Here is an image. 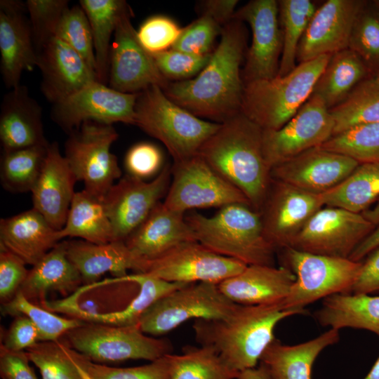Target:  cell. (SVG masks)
I'll use <instances>...</instances> for the list:
<instances>
[{"instance_id": "obj_1", "label": "cell", "mask_w": 379, "mask_h": 379, "mask_svg": "<svg viewBox=\"0 0 379 379\" xmlns=\"http://www.w3.org/2000/svg\"><path fill=\"white\" fill-rule=\"evenodd\" d=\"M245 46L242 22L233 19L222 27L220 42L206 67L194 78L169 81L163 91L201 119L226 121L241 112L245 84L240 67Z\"/></svg>"}, {"instance_id": "obj_2", "label": "cell", "mask_w": 379, "mask_h": 379, "mask_svg": "<svg viewBox=\"0 0 379 379\" xmlns=\"http://www.w3.org/2000/svg\"><path fill=\"white\" fill-rule=\"evenodd\" d=\"M262 131L240 112L220 124L197 154L259 212L272 181L263 153Z\"/></svg>"}, {"instance_id": "obj_3", "label": "cell", "mask_w": 379, "mask_h": 379, "mask_svg": "<svg viewBox=\"0 0 379 379\" xmlns=\"http://www.w3.org/2000/svg\"><path fill=\"white\" fill-rule=\"evenodd\" d=\"M306 312L286 309L283 302L237 304L225 317L196 319L192 328L200 345L213 349L230 369L239 373L257 366L262 353L275 339L274 331L279 321Z\"/></svg>"}, {"instance_id": "obj_4", "label": "cell", "mask_w": 379, "mask_h": 379, "mask_svg": "<svg viewBox=\"0 0 379 379\" xmlns=\"http://www.w3.org/2000/svg\"><path fill=\"white\" fill-rule=\"evenodd\" d=\"M197 241L211 251L246 265L274 266L275 248L267 239L261 214L245 204L220 208L212 216L185 215Z\"/></svg>"}, {"instance_id": "obj_5", "label": "cell", "mask_w": 379, "mask_h": 379, "mask_svg": "<svg viewBox=\"0 0 379 379\" xmlns=\"http://www.w3.org/2000/svg\"><path fill=\"white\" fill-rule=\"evenodd\" d=\"M331 56L299 63L285 76L246 84L241 112L264 131L281 128L310 98Z\"/></svg>"}, {"instance_id": "obj_6", "label": "cell", "mask_w": 379, "mask_h": 379, "mask_svg": "<svg viewBox=\"0 0 379 379\" xmlns=\"http://www.w3.org/2000/svg\"><path fill=\"white\" fill-rule=\"evenodd\" d=\"M134 125L161 142L173 162H179L197 155L220 124L195 116L154 85L138 93Z\"/></svg>"}, {"instance_id": "obj_7", "label": "cell", "mask_w": 379, "mask_h": 379, "mask_svg": "<svg viewBox=\"0 0 379 379\" xmlns=\"http://www.w3.org/2000/svg\"><path fill=\"white\" fill-rule=\"evenodd\" d=\"M284 267L295 276L290 293L284 300L286 309L306 310L305 307L321 298L339 293H351L362 262L283 248Z\"/></svg>"}, {"instance_id": "obj_8", "label": "cell", "mask_w": 379, "mask_h": 379, "mask_svg": "<svg viewBox=\"0 0 379 379\" xmlns=\"http://www.w3.org/2000/svg\"><path fill=\"white\" fill-rule=\"evenodd\" d=\"M74 350L95 363L157 360L172 353L166 338L144 333L138 326H119L84 321L62 337Z\"/></svg>"}, {"instance_id": "obj_9", "label": "cell", "mask_w": 379, "mask_h": 379, "mask_svg": "<svg viewBox=\"0 0 379 379\" xmlns=\"http://www.w3.org/2000/svg\"><path fill=\"white\" fill-rule=\"evenodd\" d=\"M117 138L112 125L87 121L71 132L65 144V157L77 181H83L84 190L100 199L121 175L117 157L110 151Z\"/></svg>"}, {"instance_id": "obj_10", "label": "cell", "mask_w": 379, "mask_h": 379, "mask_svg": "<svg viewBox=\"0 0 379 379\" xmlns=\"http://www.w3.org/2000/svg\"><path fill=\"white\" fill-rule=\"evenodd\" d=\"M237 303L228 299L218 284L199 282L178 288L155 302L138 326L152 336L166 334L190 319L225 317Z\"/></svg>"}, {"instance_id": "obj_11", "label": "cell", "mask_w": 379, "mask_h": 379, "mask_svg": "<svg viewBox=\"0 0 379 379\" xmlns=\"http://www.w3.org/2000/svg\"><path fill=\"white\" fill-rule=\"evenodd\" d=\"M164 204L185 213L193 208L250 204L244 194L225 180L199 155L173 162L171 181Z\"/></svg>"}, {"instance_id": "obj_12", "label": "cell", "mask_w": 379, "mask_h": 379, "mask_svg": "<svg viewBox=\"0 0 379 379\" xmlns=\"http://www.w3.org/2000/svg\"><path fill=\"white\" fill-rule=\"evenodd\" d=\"M246 266L194 241L180 244L162 255L145 261L141 274L169 282L219 284L239 274Z\"/></svg>"}, {"instance_id": "obj_13", "label": "cell", "mask_w": 379, "mask_h": 379, "mask_svg": "<svg viewBox=\"0 0 379 379\" xmlns=\"http://www.w3.org/2000/svg\"><path fill=\"white\" fill-rule=\"evenodd\" d=\"M375 228L361 213L325 206L310 218L288 247L315 254L349 258Z\"/></svg>"}, {"instance_id": "obj_14", "label": "cell", "mask_w": 379, "mask_h": 379, "mask_svg": "<svg viewBox=\"0 0 379 379\" xmlns=\"http://www.w3.org/2000/svg\"><path fill=\"white\" fill-rule=\"evenodd\" d=\"M138 96V93H122L94 81L54 104L52 117L69 133L87 121L107 125L117 122L134 125Z\"/></svg>"}, {"instance_id": "obj_15", "label": "cell", "mask_w": 379, "mask_h": 379, "mask_svg": "<svg viewBox=\"0 0 379 379\" xmlns=\"http://www.w3.org/2000/svg\"><path fill=\"white\" fill-rule=\"evenodd\" d=\"M329 109L312 94L298 112L281 128L262 131L265 158L272 168L308 149L320 147L333 133Z\"/></svg>"}, {"instance_id": "obj_16", "label": "cell", "mask_w": 379, "mask_h": 379, "mask_svg": "<svg viewBox=\"0 0 379 379\" xmlns=\"http://www.w3.org/2000/svg\"><path fill=\"white\" fill-rule=\"evenodd\" d=\"M128 6L120 17L111 46L109 84L117 91L136 93L152 86L164 89L169 81L159 71L153 55L140 44Z\"/></svg>"}, {"instance_id": "obj_17", "label": "cell", "mask_w": 379, "mask_h": 379, "mask_svg": "<svg viewBox=\"0 0 379 379\" xmlns=\"http://www.w3.org/2000/svg\"><path fill=\"white\" fill-rule=\"evenodd\" d=\"M171 166L166 165L150 182L129 175L107 191L102 201L110 220L114 241H125L167 193Z\"/></svg>"}, {"instance_id": "obj_18", "label": "cell", "mask_w": 379, "mask_h": 379, "mask_svg": "<svg viewBox=\"0 0 379 379\" xmlns=\"http://www.w3.org/2000/svg\"><path fill=\"white\" fill-rule=\"evenodd\" d=\"M233 19L246 22L252 31V42L242 71L244 84L277 77L283 47L278 1H251L236 11Z\"/></svg>"}, {"instance_id": "obj_19", "label": "cell", "mask_w": 379, "mask_h": 379, "mask_svg": "<svg viewBox=\"0 0 379 379\" xmlns=\"http://www.w3.org/2000/svg\"><path fill=\"white\" fill-rule=\"evenodd\" d=\"M322 207L320 194L272 179L260 211L267 239L275 250L290 246L310 218Z\"/></svg>"}, {"instance_id": "obj_20", "label": "cell", "mask_w": 379, "mask_h": 379, "mask_svg": "<svg viewBox=\"0 0 379 379\" xmlns=\"http://www.w3.org/2000/svg\"><path fill=\"white\" fill-rule=\"evenodd\" d=\"M366 3L328 0L317 8L298 46L299 63L349 48L355 21Z\"/></svg>"}, {"instance_id": "obj_21", "label": "cell", "mask_w": 379, "mask_h": 379, "mask_svg": "<svg viewBox=\"0 0 379 379\" xmlns=\"http://www.w3.org/2000/svg\"><path fill=\"white\" fill-rule=\"evenodd\" d=\"M359 165L350 157L318 147L274 166L271 178L321 194L340 183Z\"/></svg>"}, {"instance_id": "obj_22", "label": "cell", "mask_w": 379, "mask_h": 379, "mask_svg": "<svg viewBox=\"0 0 379 379\" xmlns=\"http://www.w3.org/2000/svg\"><path fill=\"white\" fill-rule=\"evenodd\" d=\"M41 89L53 105L98 81L96 72L67 44L55 36L37 53Z\"/></svg>"}, {"instance_id": "obj_23", "label": "cell", "mask_w": 379, "mask_h": 379, "mask_svg": "<svg viewBox=\"0 0 379 379\" xmlns=\"http://www.w3.org/2000/svg\"><path fill=\"white\" fill-rule=\"evenodd\" d=\"M25 11V3L0 1L1 72L6 86L11 89L20 85L24 71H32L37 66V53Z\"/></svg>"}, {"instance_id": "obj_24", "label": "cell", "mask_w": 379, "mask_h": 379, "mask_svg": "<svg viewBox=\"0 0 379 379\" xmlns=\"http://www.w3.org/2000/svg\"><path fill=\"white\" fill-rule=\"evenodd\" d=\"M77 181L58 145L49 143L39 178L33 187V208L57 230L64 227Z\"/></svg>"}, {"instance_id": "obj_25", "label": "cell", "mask_w": 379, "mask_h": 379, "mask_svg": "<svg viewBox=\"0 0 379 379\" xmlns=\"http://www.w3.org/2000/svg\"><path fill=\"white\" fill-rule=\"evenodd\" d=\"M197 241L185 213L158 203L142 223L125 240L132 254L143 264L178 245Z\"/></svg>"}, {"instance_id": "obj_26", "label": "cell", "mask_w": 379, "mask_h": 379, "mask_svg": "<svg viewBox=\"0 0 379 379\" xmlns=\"http://www.w3.org/2000/svg\"><path fill=\"white\" fill-rule=\"evenodd\" d=\"M295 280V274L284 266L251 265L218 286L234 303L261 305L283 302Z\"/></svg>"}, {"instance_id": "obj_27", "label": "cell", "mask_w": 379, "mask_h": 379, "mask_svg": "<svg viewBox=\"0 0 379 379\" xmlns=\"http://www.w3.org/2000/svg\"><path fill=\"white\" fill-rule=\"evenodd\" d=\"M0 140L4 152L49 143L44 136L42 109L25 86L12 88L4 96Z\"/></svg>"}, {"instance_id": "obj_28", "label": "cell", "mask_w": 379, "mask_h": 379, "mask_svg": "<svg viewBox=\"0 0 379 379\" xmlns=\"http://www.w3.org/2000/svg\"><path fill=\"white\" fill-rule=\"evenodd\" d=\"M67 254L86 285L98 282L105 273L115 278L128 275V270L141 273L143 263L130 251L125 241L94 244L84 240L66 241Z\"/></svg>"}, {"instance_id": "obj_29", "label": "cell", "mask_w": 379, "mask_h": 379, "mask_svg": "<svg viewBox=\"0 0 379 379\" xmlns=\"http://www.w3.org/2000/svg\"><path fill=\"white\" fill-rule=\"evenodd\" d=\"M55 230L32 208L0 220V245L34 265L60 241Z\"/></svg>"}, {"instance_id": "obj_30", "label": "cell", "mask_w": 379, "mask_h": 379, "mask_svg": "<svg viewBox=\"0 0 379 379\" xmlns=\"http://www.w3.org/2000/svg\"><path fill=\"white\" fill-rule=\"evenodd\" d=\"M82 283L79 271L67 257L66 241H62L32 266L19 291L36 304L45 301L51 292L64 296L76 292Z\"/></svg>"}, {"instance_id": "obj_31", "label": "cell", "mask_w": 379, "mask_h": 379, "mask_svg": "<svg viewBox=\"0 0 379 379\" xmlns=\"http://www.w3.org/2000/svg\"><path fill=\"white\" fill-rule=\"evenodd\" d=\"M339 339V330L335 328L294 345H284L275 338L262 353L259 363L272 379H311L312 366L318 355Z\"/></svg>"}, {"instance_id": "obj_32", "label": "cell", "mask_w": 379, "mask_h": 379, "mask_svg": "<svg viewBox=\"0 0 379 379\" xmlns=\"http://www.w3.org/2000/svg\"><path fill=\"white\" fill-rule=\"evenodd\" d=\"M314 316L322 326L364 329L379 336V296L335 294L324 299Z\"/></svg>"}, {"instance_id": "obj_33", "label": "cell", "mask_w": 379, "mask_h": 379, "mask_svg": "<svg viewBox=\"0 0 379 379\" xmlns=\"http://www.w3.org/2000/svg\"><path fill=\"white\" fill-rule=\"evenodd\" d=\"M370 72L364 62L350 48L333 54L318 78L312 94L328 109L344 101Z\"/></svg>"}, {"instance_id": "obj_34", "label": "cell", "mask_w": 379, "mask_h": 379, "mask_svg": "<svg viewBox=\"0 0 379 379\" xmlns=\"http://www.w3.org/2000/svg\"><path fill=\"white\" fill-rule=\"evenodd\" d=\"M60 239L77 237L94 244L114 241L113 230L102 199L84 189L76 192L65 224L59 230Z\"/></svg>"}, {"instance_id": "obj_35", "label": "cell", "mask_w": 379, "mask_h": 379, "mask_svg": "<svg viewBox=\"0 0 379 379\" xmlns=\"http://www.w3.org/2000/svg\"><path fill=\"white\" fill-rule=\"evenodd\" d=\"M324 206L363 213L379 197V164H361L340 183L321 193Z\"/></svg>"}, {"instance_id": "obj_36", "label": "cell", "mask_w": 379, "mask_h": 379, "mask_svg": "<svg viewBox=\"0 0 379 379\" xmlns=\"http://www.w3.org/2000/svg\"><path fill=\"white\" fill-rule=\"evenodd\" d=\"M88 19L93 36L98 80H109L110 40L118 21L128 7L123 0H80Z\"/></svg>"}, {"instance_id": "obj_37", "label": "cell", "mask_w": 379, "mask_h": 379, "mask_svg": "<svg viewBox=\"0 0 379 379\" xmlns=\"http://www.w3.org/2000/svg\"><path fill=\"white\" fill-rule=\"evenodd\" d=\"M137 284L138 294L121 310L110 313H99L84 316L81 320L119 326H138L143 314L158 300L172 291L190 284L169 282L141 273L126 276Z\"/></svg>"}, {"instance_id": "obj_38", "label": "cell", "mask_w": 379, "mask_h": 379, "mask_svg": "<svg viewBox=\"0 0 379 379\" xmlns=\"http://www.w3.org/2000/svg\"><path fill=\"white\" fill-rule=\"evenodd\" d=\"M333 135L361 124L379 122V79H365L337 106L329 109Z\"/></svg>"}, {"instance_id": "obj_39", "label": "cell", "mask_w": 379, "mask_h": 379, "mask_svg": "<svg viewBox=\"0 0 379 379\" xmlns=\"http://www.w3.org/2000/svg\"><path fill=\"white\" fill-rule=\"evenodd\" d=\"M278 6L283 47L277 76L282 77L297 66L298 44L317 8L310 0H281Z\"/></svg>"}, {"instance_id": "obj_40", "label": "cell", "mask_w": 379, "mask_h": 379, "mask_svg": "<svg viewBox=\"0 0 379 379\" xmlns=\"http://www.w3.org/2000/svg\"><path fill=\"white\" fill-rule=\"evenodd\" d=\"M168 359L170 379H237L239 375L205 346L185 347L180 354H169Z\"/></svg>"}, {"instance_id": "obj_41", "label": "cell", "mask_w": 379, "mask_h": 379, "mask_svg": "<svg viewBox=\"0 0 379 379\" xmlns=\"http://www.w3.org/2000/svg\"><path fill=\"white\" fill-rule=\"evenodd\" d=\"M48 144L3 152L0 177L5 190L15 193L32 191L42 168Z\"/></svg>"}, {"instance_id": "obj_42", "label": "cell", "mask_w": 379, "mask_h": 379, "mask_svg": "<svg viewBox=\"0 0 379 379\" xmlns=\"http://www.w3.org/2000/svg\"><path fill=\"white\" fill-rule=\"evenodd\" d=\"M42 379H89L79 367L72 349L62 338L39 341L25 350Z\"/></svg>"}, {"instance_id": "obj_43", "label": "cell", "mask_w": 379, "mask_h": 379, "mask_svg": "<svg viewBox=\"0 0 379 379\" xmlns=\"http://www.w3.org/2000/svg\"><path fill=\"white\" fill-rule=\"evenodd\" d=\"M320 147L350 157L359 164H379V122L353 126L332 135Z\"/></svg>"}, {"instance_id": "obj_44", "label": "cell", "mask_w": 379, "mask_h": 379, "mask_svg": "<svg viewBox=\"0 0 379 379\" xmlns=\"http://www.w3.org/2000/svg\"><path fill=\"white\" fill-rule=\"evenodd\" d=\"M1 305V312L4 314L27 317L38 329L39 341L60 340L67 331L84 322L77 318L61 317L32 302L20 291L9 302Z\"/></svg>"}, {"instance_id": "obj_45", "label": "cell", "mask_w": 379, "mask_h": 379, "mask_svg": "<svg viewBox=\"0 0 379 379\" xmlns=\"http://www.w3.org/2000/svg\"><path fill=\"white\" fill-rule=\"evenodd\" d=\"M168 354L145 365L117 368L95 363L74 350L79 367L89 379H170Z\"/></svg>"}, {"instance_id": "obj_46", "label": "cell", "mask_w": 379, "mask_h": 379, "mask_svg": "<svg viewBox=\"0 0 379 379\" xmlns=\"http://www.w3.org/2000/svg\"><path fill=\"white\" fill-rule=\"evenodd\" d=\"M55 36L72 48L96 72V60L91 26L87 15L81 6L68 7L65 10L58 24Z\"/></svg>"}, {"instance_id": "obj_47", "label": "cell", "mask_w": 379, "mask_h": 379, "mask_svg": "<svg viewBox=\"0 0 379 379\" xmlns=\"http://www.w3.org/2000/svg\"><path fill=\"white\" fill-rule=\"evenodd\" d=\"M371 71L379 70V11L366 9L359 14L349 44Z\"/></svg>"}, {"instance_id": "obj_48", "label": "cell", "mask_w": 379, "mask_h": 379, "mask_svg": "<svg viewBox=\"0 0 379 379\" xmlns=\"http://www.w3.org/2000/svg\"><path fill=\"white\" fill-rule=\"evenodd\" d=\"M67 0H27L26 7L36 53L53 36L69 7Z\"/></svg>"}, {"instance_id": "obj_49", "label": "cell", "mask_w": 379, "mask_h": 379, "mask_svg": "<svg viewBox=\"0 0 379 379\" xmlns=\"http://www.w3.org/2000/svg\"><path fill=\"white\" fill-rule=\"evenodd\" d=\"M222 27L210 16L202 14L182 29L172 49L198 55L211 53V48Z\"/></svg>"}, {"instance_id": "obj_50", "label": "cell", "mask_w": 379, "mask_h": 379, "mask_svg": "<svg viewBox=\"0 0 379 379\" xmlns=\"http://www.w3.org/2000/svg\"><path fill=\"white\" fill-rule=\"evenodd\" d=\"M182 30L170 18L154 15L140 25L137 35L142 46L153 55L171 49Z\"/></svg>"}, {"instance_id": "obj_51", "label": "cell", "mask_w": 379, "mask_h": 379, "mask_svg": "<svg viewBox=\"0 0 379 379\" xmlns=\"http://www.w3.org/2000/svg\"><path fill=\"white\" fill-rule=\"evenodd\" d=\"M152 55L164 77L182 81L197 75L209 62L211 53L198 55L171 48Z\"/></svg>"}, {"instance_id": "obj_52", "label": "cell", "mask_w": 379, "mask_h": 379, "mask_svg": "<svg viewBox=\"0 0 379 379\" xmlns=\"http://www.w3.org/2000/svg\"><path fill=\"white\" fill-rule=\"evenodd\" d=\"M163 161V154L157 145L142 142L128 149L124 164L128 175L145 180L160 173Z\"/></svg>"}, {"instance_id": "obj_53", "label": "cell", "mask_w": 379, "mask_h": 379, "mask_svg": "<svg viewBox=\"0 0 379 379\" xmlns=\"http://www.w3.org/2000/svg\"><path fill=\"white\" fill-rule=\"evenodd\" d=\"M17 255L0 245V300L1 304L12 300L19 291L29 270Z\"/></svg>"}, {"instance_id": "obj_54", "label": "cell", "mask_w": 379, "mask_h": 379, "mask_svg": "<svg viewBox=\"0 0 379 379\" xmlns=\"http://www.w3.org/2000/svg\"><path fill=\"white\" fill-rule=\"evenodd\" d=\"M39 341V331L34 324L25 316H16L4 333L1 345L11 351H24Z\"/></svg>"}, {"instance_id": "obj_55", "label": "cell", "mask_w": 379, "mask_h": 379, "mask_svg": "<svg viewBox=\"0 0 379 379\" xmlns=\"http://www.w3.org/2000/svg\"><path fill=\"white\" fill-rule=\"evenodd\" d=\"M25 351H11L0 346V375L2 379H38Z\"/></svg>"}, {"instance_id": "obj_56", "label": "cell", "mask_w": 379, "mask_h": 379, "mask_svg": "<svg viewBox=\"0 0 379 379\" xmlns=\"http://www.w3.org/2000/svg\"><path fill=\"white\" fill-rule=\"evenodd\" d=\"M361 262L351 293L369 294L379 291V247L371 251L365 261Z\"/></svg>"}, {"instance_id": "obj_57", "label": "cell", "mask_w": 379, "mask_h": 379, "mask_svg": "<svg viewBox=\"0 0 379 379\" xmlns=\"http://www.w3.org/2000/svg\"><path fill=\"white\" fill-rule=\"evenodd\" d=\"M237 0H208L202 4V14L213 18L222 27L233 20Z\"/></svg>"}, {"instance_id": "obj_58", "label": "cell", "mask_w": 379, "mask_h": 379, "mask_svg": "<svg viewBox=\"0 0 379 379\" xmlns=\"http://www.w3.org/2000/svg\"><path fill=\"white\" fill-rule=\"evenodd\" d=\"M379 247V225L356 247L349 256L352 260L360 262L371 251Z\"/></svg>"}, {"instance_id": "obj_59", "label": "cell", "mask_w": 379, "mask_h": 379, "mask_svg": "<svg viewBox=\"0 0 379 379\" xmlns=\"http://www.w3.org/2000/svg\"><path fill=\"white\" fill-rule=\"evenodd\" d=\"M237 379H272L267 369L260 364L258 366L240 372Z\"/></svg>"}, {"instance_id": "obj_60", "label": "cell", "mask_w": 379, "mask_h": 379, "mask_svg": "<svg viewBox=\"0 0 379 379\" xmlns=\"http://www.w3.org/2000/svg\"><path fill=\"white\" fill-rule=\"evenodd\" d=\"M366 218L371 221L375 227L379 225V197L375 206L361 213Z\"/></svg>"}, {"instance_id": "obj_61", "label": "cell", "mask_w": 379, "mask_h": 379, "mask_svg": "<svg viewBox=\"0 0 379 379\" xmlns=\"http://www.w3.org/2000/svg\"><path fill=\"white\" fill-rule=\"evenodd\" d=\"M364 379H379V357Z\"/></svg>"}, {"instance_id": "obj_62", "label": "cell", "mask_w": 379, "mask_h": 379, "mask_svg": "<svg viewBox=\"0 0 379 379\" xmlns=\"http://www.w3.org/2000/svg\"><path fill=\"white\" fill-rule=\"evenodd\" d=\"M375 77L379 79V70L377 72Z\"/></svg>"}]
</instances>
